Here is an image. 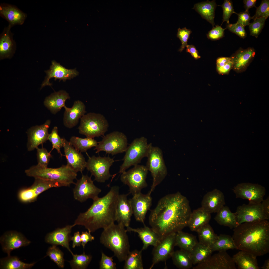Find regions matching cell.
I'll return each mask as SVG.
<instances>
[{"mask_svg":"<svg viewBox=\"0 0 269 269\" xmlns=\"http://www.w3.org/2000/svg\"><path fill=\"white\" fill-rule=\"evenodd\" d=\"M101 191V189L94 185L91 177L83 175L77 180L73 190L74 198L81 202L89 199L93 200L96 199Z\"/></svg>","mask_w":269,"mask_h":269,"instance_id":"13","label":"cell"},{"mask_svg":"<svg viewBox=\"0 0 269 269\" xmlns=\"http://www.w3.org/2000/svg\"><path fill=\"white\" fill-rule=\"evenodd\" d=\"M63 147L66 159L67 165L77 173H82L86 168L87 162L83 155L76 149L69 141L62 138Z\"/></svg>","mask_w":269,"mask_h":269,"instance_id":"20","label":"cell"},{"mask_svg":"<svg viewBox=\"0 0 269 269\" xmlns=\"http://www.w3.org/2000/svg\"><path fill=\"white\" fill-rule=\"evenodd\" d=\"M238 225L245 222L268 220L269 219L264 213L261 202L257 204H243L238 206L235 212Z\"/></svg>","mask_w":269,"mask_h":269,"instance_id":"14","label":"cell"},{"mask_svg":"<svg viewBox=\"0 0 269 269\" xmlns=\"http://www.w3.org/2000/svg\"><path fill=\"white\" fill-rule=\"evenodd\" d=\"M79 133L93 138L104 135L109 127L108 122L102 115L94 113L85 114L80 119Z\"/></svg>","mask_w":269,"mask_h":269,"instance_id":"7","label":"cell"},{"mask_svg":"<svg viewBox=\"0 0 269 269\" xmlns=\"http://www.w3.org/2000/svg\"><path fill=\"white\" fill-rule=\"evenodd\" d=\"M114 162L113 158L109 156L93 155L89 158L86 168L94 176L95 180L104 183L112 176L110 172V169Z\"/></svg>","mask_w":269,"mask_h":269,"instance_id":"11","label":"cell"},{"mask_svg":"<svg viewBox=\"0 0 269 269\" xmlns=\"http://www.w3.org/2000/svg\"><path fill=\"white\" fill-rule=\"evenodd\" d=\"M0 269H27L31 268L35 264L22 262L17 256H8L0 259Z\"/></svg>","mask_w":269,"mask_h":269,"instance_id":"38","label":"cell"},{"mask_svg":"<svg viewBox=\"0 0 269 269\" xmlns=\"http://www.w3.org/2000/svg\"><path fill=\"white\" fill-rule=\"evenodd\" d=\"M226 28L240 38L244 39L246 37L247 34L244 27L237 22L235 23L227 24Z\"/></svg>","mask_w":269,"mask_h":269,"instance_id":"55","label":"cell"},{"mask_svg":"<svg viewBox=\"0 0 269 269\" xmlns=\"http://www.w3.org/2000/svg\"><path fill=\"white\" fill-rule=\"evenodd\" d=\"M0 242L2 250L8 256L10 255L12 251L28 245L31 242L21 233L15 231L5 233L0 237Z\"/></svg>","mask_w":269,"mask_h":269,"instance_id":"19","label":"cell"},{"mask_svg":"<svg viewBox=\"0 0 269 269\" xmlns=\"http://www.w3.org/2000/svg\"><path fill=\"white\" fill-rule=\"evenodd\" d=\"M19 199L24 202H30L35 201L37 197L34 191L30 187L21 190L19 194Z\"/></svg>","mask_w":269,"mask_h":269,"instance_id":"51","label":"cell"},{"mask_svg":"<svg viewBox=\"0 0 269 269\" xmlns=\"http://www.w3.org/2000/svg\"><path fill=\"white\" fill-rule=\"evenodd\" d=\"M212 252L210 246L198 242L190 252L193 265L205 261L210 257Z\"/></svg>","mask_w":269,"mask_h":269,"instance_id":"35","label":"cell"},{"mask_svg":"<svg viewBox=\"0 0 269 269\" xmlns=\"http://www.w3.org/2000/svg\"><path fill=\"white\" fill-rule=\"evenodd\" d=\"M255 15L252 17L254 20L262 17H265L267 19L269 16V0H264L259 6L256 8Z\"/></svg>","mask_w":269,"mask_h":269,"instance_id":"49","label":"cell"},{"mask_svg":"<svg viewBox=\"0 0 269 269\" xmlns=\"http://www.w3.org/2000/svg\"><path fill=\"white\" fill-rule=\"evenodd\" d=\"M197 232L198 234L199 242L210 247L214 243L218 237L208 223L202 227Z\"/></svg>","mask_w":269,"mask_h":269,"instance_id":"40","label":"cell"},{"mask_svg":"<svg viewBox=\"0 0 269 269\" xmlns=\"http://www.w3.org/2000/svg\"><path fill=\"white\" fill-rule=\"evenodd\" d=\"M137 250L130 252L125 260L124 269H143L141 252Z\"/></svg>","mask_w":269,"mask_h":269,"instance_id":"42","label":"cell"},{"mask_svg":"<svg viewBox=\"0 0 269 269\" xmlns=\"http://www.w3.org/2000/svg\"><path fill=\"white\" fill-rule=\"evenodd\" d=\"M263 269H269V259L266 260L263 266L261 267Z\"/></svg>","mask_w":269,"mask_h":269,"instance_id":"64","label":"cell"},{"mask_svg":"<svg viewBox=\"0 0 269 269\" xmlns=\"http://www.w3.org/2000/svg\"><path fill=\"white\" fill-rule=\"evenodd\" d=\"M73 259L69 261L72 269H86L91 261L92 256L86 254L85 252L81 255L74 254Z\"/></svg>","mask_w":269,"mask_h":269,"instance_id":"44","label":"cell"},{"mask_svg":"<svg viewBox=\"0 0 269 269\" xmlns=\"http://www.w3.org/2000/svg\"><path fill=\"white\" fill-rule=\"evenodd\" d=\"M36 149L38 164L42 166L47 167L51 156V152H48L43 147L41 148L38 147Z\"/></svg>","mask_w":269,"mask_h":269,"instance_id":"48","label":"cell"},{"mask_svg":"<svg viewBox=\"0 0 269 269\" xmlns=\"http://www.w3.org/2000/svg\"><path fill=\"white\" fill-rule=\"evenodd\" d=\"M263 211L267 217L269 219V197L263 200L261 202Z\"/></svg>","mask_w":269,"mask_h":269,"instance_id":"62","label":"cell"},{"mask_svg":"<svg viewBox=\"0 0 269 269\" xmlns=\"http://www.w3.org/2000/svg\"><path fill=\"white\" fill-rule=\"evenodd\" d=\"M255 51L252 48L240 49L231 57L233 63L232 68L238 71L244 69L255 57Z\"/></svg>","mask_w":269,"mask_h":269,"instance_id":"30","label":"cell"},{"mask_svg":"<svg viewBox=\"0 0 269 269\" xmlns=\"http://www.w3.org/2000/svg\"><path fill=\"white\" fill-rule=\"evenodd\" d=\"M128 194H120L117 204L115 221L125 227L129 226L133 211Z\"/></svg>","mask_w":269,"mask_h":269,"instance_id":"22","label":"cell"},{"mask_svg":"<svg viewBox=\"0 0 269 269\" xmlns=\"http://www.w3.org/2000/svg\"><path fill=\"white\" fill-rule=\"evenodd\" d=\"M119 195V187H112L106 195L93 200L89 209L79 214L73 224L74 226H83L88 231L92 232L100 228L104 229L114 223Z\"/></svg>","mask_w":269,"mask_h":269,"instance_id":"2","label":"cell"},{"mask_svg":"<svg viewBox=\"0 0 269 269\" xmlns=\"http://www.w3.org/2000/svg\"><path fill=\"white\" fill-rule=\"evenodd\" d=\"M192 32V31L190 29H187L186 27L178 29L177 37L179 39L182 44L179 51L182 52L188 45V40Z\"/></svg>","mask_w":269,"mask_h":269,"instance_id":"52","label":"cell"},{"mask_svg":"<svg viewBox=\"0 0 269 269\" xmlns=\"http://www.w3.org/2000/svg\"><path fill=\"white\" fill-rule=\"evenodd\" d=\"M187 198L178 192L167 195L151 210L150 225L161 240L188 226L192 213Z\"/></svg>","mask_w":269,"mask_h":269,"instance_id":"1","label":"cell"},{"mask_svg":"<svg viewBox=\"0 0 269 269\" xmlns=\"http://www.w3.org/2000/svg\"><path fill=\"white\" fill-rule=\"evenodd\" d=\"M256 256L240 250L233 257L235 265L239 269H259Z\"/></svg>","mask_w":269,"mask_h":269,"instance_id":"32","label":"cell"},{"mask_svg":"<svg viewBox=\"0 0 269 269\" xmlns=\"http://www.w3.org/2000/svg\"><path fill=\"white\" fill-rule=\"evenodd\" d=\"M63 122L66 127L70 129L73 128L78 124L79 120L86 113V107L81 101H75L72 107L68 108L66 106L64 107Z\"/></svg>","mask_w":269,"mask_h":269,"instance_id":"25","label":"cell"},{"mask_svg":"<svg viewBox=\"0 0 269 269\" xmlns=\"http://www.w3.org/2000/svg\"><path fill=\"white\" fill-rule=\"evenodd\" d=\"M236 198L247 200L249 203H261L266 194L265 188L258 184L249 183L238 184L233 189Z\"/></svg>","mask_w":269,"mask_h":269,"instance_id":"12","label":"cell"},{"mask_svg":"<svg viewBox=\"0 0 269 269\" xmlns=\"http://www.w3.org/2000/svg\"><path fill=\"white\" fill-rule=\"evenodd\" d=\"M0 16L6 20L11 27L24 23L27 15L15 6L6 3L0 5Z\"/></svg>","mask_w":269,"mask_h":269,"instance_id":"26","label":"cell"},{"mask_svg":"<svg viewBox=\"0 0 269 269\" xmlns=\"http://www.w3.org/2000/svg\"><path fill=\"white\" fill-rule=\"evenodd\" d=\"M113 256L109 257L103 252L99 263L100 269H116V264L113 262Z\"/></svg>","mask_w":269,"mask_h":269,"instance_id":"53","label":"cell"},{"mask_svg":"<svg viewBox=\"0 0 269 269\" xmlns=\"http://www.w3.org/2000/svg\"><path fill=\"white\" fill-rule=\"evenodd\" d=\"M149 192L144 194L141 192L133 196L129 200L133 214L136 220L144 224L146 213L151 206L152 199Z\"/></svg>","mask_w":269,"mask_h":269,"instance_id":"17","label":"cell"},{"mask_svg":"<svg viewBox=\"0 0 269 269\" xmlns=\"http://www.w3.org/2000/svg\"><path fill=\"white\" fill-rule=\"evenodd\" d=\"M256 2V0H243L244 7L245 9V11H248L249 9L254 7L257 8L255 6Z\"/></svg>","mask_w":269,"mask_h":269,"instance_id":"63","label":"cell"},{"mask_svg":"<svg viewBox=\"0 0 269 269\" xmlns=\"http://www.w3.org/2000/svg\"><path fill=\"white\" fill-rule=\"evenodd\" d=\"M232 257L226 251H221L211 256L205 261L197 264L193 269H236Z\"/></svg>","mask_w":269,"mask_h":269,"instance_id":"16","label":"cell"},{"mask_svg":"<svg viewBox=\"0 0 269 269\" xmlns=\"http://www.w3.org/2000/svg\"><path fill=\"white\" fill-rule=\"evenodd\" d=\"M46 256H48L50 259L54 262L60 268H63L64 267V254L62 251L57 247V245H52L47 250Z\"/></svg>","mask_w":269,"mask_h":269,"instance_id":"45","label":"cell"},{"mask_svg":"<svg viewBox=\"0 0 269 269\" xmlns=\"http://www.w3.org/2000/svg\"><path fill=\"white\" fill-rule=\"evenodd\" d=\"M174 264L178 268L188 269L193 265L190 252L182 249L174 251L171 256Z\"/></svg>","mask_w":269,"mask_h":269,"instance_id":"36","label":"cell"},{"mask_svg":"<svg viewBox=\"0 0 269 269\" xmlns=\"http://www.w3.org/2000/svg\"><path fill=\"white\" fill-rule=\"evenodd\" d=\"M225 204V197L220 190L215 189L204 196L201 207L211 213L217 212Z\"/></svg>","mask_w":269,"mask_h":269,"instance_id":"24","label":"cell"},{"mask_svg":"<svg viewBox=\"0 0 269 269\" xmlns=\"http://www.w3.org/2000/svg\"><path fill=\"white\" fill-rule=\"evenodd\" d=\"M58 131V127H54L51 133L49 134L48 140L52 144V148L50 152H51L54 149H55L62 157L64 156L61 151V148L63 147V139L62 138H61L59 135Z\"/></svg>","mask_w":269,"mask_h":269,"instance_id":"46","label":"cell"},{"mask_svg":"<svg viewBox=\"0 0 269 269\" xmlns=\"http://www.w3.org/2000/svg\"><path fill=\"white\" fill-rule=\"evenodd\" d=\"M226 29L223 28L218 25H216L208 32L207 34V37L208 39L212 40H219L224 37V30Z\"/></svg>","mask_w":269,"mask_h":269,"instance_id":"54","label":"cell"},{"mask_svg":"<svg viewBox=\"0 0 269 269\" xmlns=\"http://www.w3.org/2000/svg\"><path fill=\"white\" fill-rule=\"evenodd\" d=\"M148 171L146 166L138 164L122 173L120 180L128 186L130 193L133 196L141 193V190L147 186L146 179Z\"/></svg>","mask_w":269,"mask_h":269,"instance_id":"9","label":"cell"},{"mask_svg":"<svg viewBox=\"0 0 269 269\" xmlns=\"http://www.w3.org/2000/svg\"><path fill=\"white\" fill-rule=\"evenodd\" d=\"M232 237L237 249L256 256L269 252V222L268 220L245 222L233 229Z\"/></svg>","mask_w":269,"mask_h":269,"instance_id":"3","label":"cell"},{"mask_svg":"<svg viewBox=\"0 0 269 269\" xmlns=\"http://www.w3.org/2000/svg\"><path fill=\"white\" fill-rule=\"evenodd\" d=\"M126 136L123 133L114 131L104 136L94 149L98 153L101 151L114 155L125 152L128 146Z\"/></svg>","mask_w":269,"mask_h":269,"instance_id":"10","label":"cell"},{"mask_svg":"<svg viewBox=\"0 0 269 269\" xmlns=\"http://www.w3.org/2000/svg\"><path fill=\"white\" fill-rule=\"evenodd\" d=\"M210 247L213 252L237 249L232 237L222 234L218 236L217 240Z\"/></svg>","mask_w":269,"mask_h":269,"instance_id":"39","label":"cell"},{"mask_svg":"<svg viewBox=\"0 0 269 269\" xmlns=\"http://www.w3.org/2000/svg\"><path fill=\"white\" fill-rule=\"evenodd\" d=\"M51 122L50 120H48L43 124L33 127L28 130L27 147L28 151L36 149L48 140L49 134L48 130Z\"/></svg>","mask_w":269,"mask_h":269,"instance_id":"18","label":"cell"},{"mask_svg":"<svg viewBox=\"0 0 269 269\" xmlns=\"http://www.w3.org/2000/svg\"><path fill=\"white\" fill-rule=\"evenodd\" d=\"M70 97L69 94L64 90L52 93L46 97L44 101L45 106L53 114H55L66 106L65 102Z\"/></svg>","mask_w":269,"mask_h":269,"instance_id":"28","label":"cell"},{"mask_svg":"<svg viewBox=\"0 0 269 269\" xmlns=\"http://www.w3.org/2000/svg\"><path fill=\"white\" fill-rule=\"evenodd\" d=\"M91 232L88 231H82L81 235V245L83 248L89 242H91L94 240V237L91 234Z\"/></svg>","mask_w":269,"mask_h":269,"instance_id":"57","label":"cell"},{"mask_svg":"<svg viewBox=\"0 0 269 269\" xmlns=\"http://www.w3.org/2000/svg\"><path fill=\"white\" fill-rule=\"evenodd\" d=\"M73 224L68 225L61 228H58L52 232L48 234L45 238L46 243L56 245H60L67 248L72 256L74 254L69 247V242L71 240L70 234Z\"/></svg>","mask_w":269,"mask_h":269,"instance_id":"23","label":"cell"},{"mask_svg":"<svg viewBox=\"0 0 269 269\" xmlns=\"http://www.w3.org/2000/svg\"><path fill=\"white\" fill-rule=\"evenodd\" d=\"M216 213L214 219L219 225L231 229L238 225L235 213L232 212L228 206H224Z\"/></svg>","mask_w":269,"mask_h":269,"instance_id":"34","label":"cell"},{"mask_svg":"<svg viewBox=\"0 0 269 269\" xmlns=\"http://www.w3.org/2000/svg\"><path fill=\"white\" fill-rule=\"evenodd\" d=\"M186 47L187 52L190 53L195 59L197 60L201 57L199 55L198 51L194 45H188Z\"/></svg>","mask_w":269,"mask_h":269,"instance_id":"60","label":"cell"},{"mask_svg":"<svg viewBox=\"0 0 269 269\" xmlns=\"http://www.w3.org/2000/svg\"><path fill=\"white\" fill-rule=\"evenodd\" d=\"M152 145L148 144L147 139L143 137L134 139L125 152L119 173L122 174L131 166L138 164L143 158L147 157Z\"/></svg>","mask_w":269,"mask_h":269,"instance_id":"6","label":"cell"},{"mask_svg":"<svg viewBox=\"0 0 269 269\" xmlns=\"http://www.w3.org/2000/svg\"><path fill=\"white\" fill-rule=\"evenodd\" d=\"M238 16L237 23L242 25L244 27L249 25L250 21L252 19V17L251 16L248 11H245L241 12L237 14Z\"/></svg>","mask_w":269,"mask_h":269,"instance_id":"56","label":"cell"},{"mask_svg":"<svg viewBox=\"0 0 269 269\" xmlns=\"http://www.w3.org/2000/svg\"><path fill=\"white\" fill-rule=\"evenodd\" d=\"M266 19L265 17L260 18L250 23L249 26L251 35L256 38L258 37L264 27Z\"/></svg>","mask_w":269,"mask_h":269,"instance_id":"47","label":"cell"},{"mask_svg":"<svg viewBox=\"0 0 269 269\" xmlns=\"http://www.w3.org/2000/svg\"><path fill=\"white\" fill-rule=\"evenodd\" d=\"M144 224L143 227L134 228L129 226L126 229L127 232H132L138 234L143 243L141 250L142 251L146 249L150 246L155 247L161 240L158 234L152 228H150Z\"/></svg>","mask_w":269,"mask_h":269,"instance_id":"27","label":"cell"},{"mask_svg":"<svg viewBox=\"0 0 269 269\" xmlns=\"http://www.w3.org/2000/svg\"><path fill=\"white\" fill-rule=\"evenodd\" d=\"M71 240L72 241V247L80 246L81 244V235L79 231L75 232L73 236L71 237Z\"/></svg>","mask_w":269,"mask_h":269,"instance_id":"59","label":"cell"},{"mask_svg":"<svg viewBox=\"0 0 269 269\" xmlns=\"http://www.w3.org/2000/svg\"><path fill=\"white\" fill-rule=\"evenodd\" d=\"M9 25L5 27L0 35V57L2 59L9 57L14 52L15 44L13 39V34Z\"/></svg>","mask_w":269,"mask_h":269,"instance_id":"29","label":"cell"},{"mask_svg":"<svg viewBox=\"0 0 269 269\" xmlns=\"http://www.w3.org/2000/svg\"><path fill=\"white\" fill-rule=\"evenodd\" d=\"M196 237L182 230L176 233V245L181 249L190 252L197 243Z\"/></svg>","mask_w":269,"mask_h":269,"instance_id":"37","label":"cell"},{"mask_svg":"<svg viewBox=\"0 0 269 269\" xmlns=\"http://www.w3.org/2000/svg\"><path fill=\"white\" fill-rule=\"evenodd\" d=\"M232 61V59L231 57H219L216 60V67H223Z\"/></svg>","mask_w":269,"mask_h":269,"instance_id":"58","label":"cell"},{"mask_svg":"<svg viewBox=\"0 0 269 269\" xmlns=\"http://www.w3.org/2000/svg\"><path fill=\"white\" fill-rule=\"evenodd\" d=\"M220 6L222 7L223 11V22L222 24L225 21L228 24L229 23V19L231 15L233 13L237 14V13L234 11L232 2L230 0H224L222 4Z\"/></svg>","mask_w":269,"mask_h":269,"instance_id":"50","label":"cell"},{"mask_svg":"<svg viewBox=\"0 0 269 269\" xmlns=\"http://www.w3.org/2000/svg\"><path fill=\"white\" fill-rule=\"evenodd\" d=\"M35 179L34 182L30 187L34 191L37 197L40 194L50 188L64 186L57 182L39 178Z\"/></svg>","mask_w":269,"mask_h":269,"instance_id":"43","label":"cell"},{"mask_svg":"<svg viewBox=\"0 0 269 269\" xmlns=\"http://www.w3.org/2000/svg\"><path fill=\"white\" fill-rule=\"evenodd\" d=\"M233 63L232 61L229 62L225 66L222 67H216L217 70L220 74H226L229 72L232 68Z\"/></svg>","mask_w":269,"mask_h":269,"instance_id":"61","label":"cell"},{"mask_svg":"<svg viewBox=\"0 0 269 269\" xmlns=\"http://www.w3.org/2000/svg\"><path fill=\"white\" fill-rule=\"evenodd\" d=\"M69 141L76 149L81 153L86 152L92 147H95L98 143L93 138L87 137L82 138L75 136L71 137Z\"/></svg>","mask_w":269,"mask_h":269,"instance_id":"41","label":"cell"},{"mask_svg":"<svg viewBox=\"0 0 269 269\" xmlns=\"http://www.w3.org/2000/svg\"><path fill=\"white\" fill-rule=\"evenodd\" d=\"M47 75L41 85V88L46 86H51L52 84L49 82L52 78L55 80L59 79L65 81L67 79H70L78 75L79 72L75 69H68L61 65L55 61L52 62L51 65L49 69L45 71Z\"/></svg>","mask_w":269,"mask_h":269,"instance_id":"21","label":"cell"},{"mask_svg":"<svg viewBox=\"0 0 269 269\" xmlns=\"http://www.w3.org/2000/svg\"><path fill=\"white\" fill-rule=\"evenodd\" d=\"M25 173L28 176L57 182L64 186H69L74 184L77 176V173L67 165L54 168L37 164L25 170Z\"/></svg>","mask_w":269,"mask_h":269,"instance_id":"5","label":"cell"},{"mask_svg":"<svg viewBox=\"0 0 269 269\" xmlns=\"http://www.w3.org/2000/svg\"><path fill=\"white\" fill-rule=\"evenodd\" d=\"M217 5L214 0L198 3L195 4L193 8L203 18L210 23L213 27L215 24L214 19L215 11Z\"/></svg>","mask_w":269,"mask_h":269,"instance_id":"33","label":"cell"},{"mask_svg":"<svg viewBox=\"0 0 269 269\" xmlns=\"http://www.w3.org/2000/svg\"><path fill=\"white\" fill-rule=\"evenodd\" d=\"M125 227L114 223L104 229L100 237V243L113 252L120 262L125 261L130 252L127 231Z\"/></svg>","mask_w":269,"mask_h":269,"instance_id":"4","label":"cell"},{"mask_svg":"<svg viewBox=\"0 0 269 269\" xmlns=\"http://www.w3.org/2000/svg\"><path fill=\"white\" fill-rule=\"evenodd\" d=\"M176 233H173L168 235L154 247L152 251V263L150 269H152L158 262L165 261L171 257L174 251V247L176 246Z\"/></svg>","mask_w":269,"mask_h":269,"instance_id":"15","label":"cell"},{"mask_svg":"<svg viewBox=\"0 0 269 269\" xmlns=\"http://www.w3.org/2000/svg\"><path fill=\"white\" fill-rule=\"evenodd\" d=\"M211 214L202 207L193 210L191 214L188 226L191 231L197 232L208 223L211 218Z\"/></svg>","mask_w":269,"mask_h":269,"instance_id":"31","label":"cell"},{"mask_svg":"<svg viewBox=\"0 0 269 269\" xmlns=\"http://www.w3.org/2000/svg\"><path fill=\"white\" fill-rule=\"evenodd\" d=\"M162 151L159 147L152 145L147 157L146 166L151 173L153 183L150 191L151 194L155 187L163 180L167 174Z\"/></svg>","mask_w":269,"mask_h":269,"instance_id":"8","label":"cell"}]
</instances>
